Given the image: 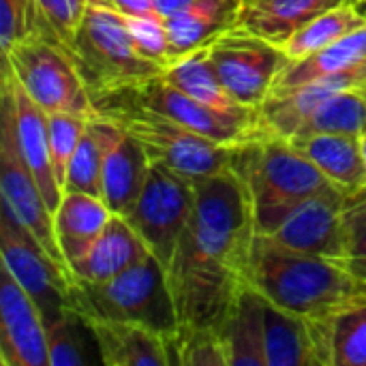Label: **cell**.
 I'll list each match as a JSON object with an SVG mask.
<instances>
[{"label": "cell", "mask_w": 366, "mask_h": 366, "mask_svg": "<svg viewBox=\"0 0 366 366\" xmlns=\"http://www.w3.org/2000/svg\"><path fill=\"white\" fill-rule=\"evenodd\" d=\"M255 238L251 197L232 167L193 182L191 214L167 268L178 315L176 341L219 328L236 298L251 287Z\"/></svg>", "instance_id": "cell-1"}, {"label": "cell", "mask_w": 366, "mask_h": 366, "mask_svg": "<svg viewBox=\"0 0 366 366\" xmlns=\"http://www.w3.org/2000/svg\"><path fill=\"white\" fill-rule=\"evenodd\" d=\"M251 285L279 309L311 320H335L366 300V281L343 262L292 251L262 236L253 247Z\"/></svg>", "instance_id": "cell-2"}, {"label": "cell", "mask_w": 366, "mask_h": 366, "mask_svg": "<svg viewBox=\"0 0 366 366\" xmlns=\"http://www.w3.org/2000/svg\"><path fill=\"white\" fill-rule=\"evenodd\" d=\"M232 169L247 184L257 236H270L302 202L337 189L292 142L255 135L236 146Z\"/></svg>", "instance_id": "cell-3"}, {"label": "cell", "mask_w": 366, "mask_h": 366, "mask_svg": "<svg viewBox=\"0 0 366 366\" xmlns=\"http://www.w3.org/2000/svg\"><path fill=\"white\" fill-rule=\"evenodd\" d=\"M73 307L88 320L133 322L167 339L169 352L178 337V315L165 266L150 253L129 270L88 283L71 277ZM174 365V358H172Z\"/></svg>", "instance_id": "cell-4"}, {"label": "cell", "mask_w": 366, "mask_h": 366, "mask_svg": "<svg viewBox=\"0 0 366 366\" xmlns=\"http://www.w3.org/2000/svg\"><path fill=\"white\" fill-rule=\"evenodd\" d=\"M90 99L94 114L124 127L144 146L150 161L178 172L191 182L232 167L236 146L219 144L154 109L131 103L112 92L94 94Z\"/></svg>", "instance_id": "cell-5"}, {"label": "cell", "mask_w": 366, "mask_h": 366, "mask_svg": "<svg viewBox=\"0 0 366 366\" xmlns=\"http://www.w3.org/2000/svg\"><path fill=\"white\" fill-rule=\"evenodd\" d=\"M64 49L90 97L163 73L161 64L144 58L133 45L124 15L92 4L86 6Z\"/></svg>", "instance_id": "cell-6"}, {"label": "cell", "mask_w": 366, "mask_h": 366, "mask_svg": "<svg viewBox=\"0 0 366 366\" xmlns=\"http://www.w3.org/2000/svg\"><path fill=\"white\" fill-rule=\"evenodd\" d=\"M2 66L47 114H94L86 84L60 43L41 34L26 36L2 56Z\"/></svg>", "instance_id": "cell-7"}, {"label": "cell", "mask_w": 366, "mask_h": 366, "mask_svg": "<svg viewBox=\"0 0 366 366\" xmlns=\"http://www.w3.org/2000/svg\"><path fill=\"white\" fill-rule=\"evenodd\" d=\"M204 47L225 90L251 109H257L270 97L277 75L290 64L281 45L238 24Z\"/></svg>", "instance_id": "cell-8"}, {"label": "cell", "mask_w": 366, "mask_h": 366, "mask_svg": "<svg viewBox=\"0 0 366 366\" xmlns=\"http://www.w3.org/2000/svg\"><path fill=\"white\" fill-rule=\"evenodd\" d=\"M191 206L193 182L152 161L139 197L122 217L167 270L189 221Z\"/></svg>", "instance_id": "cell-9"}, {"label": "cell", "mask_w": 366, "mask_h": 366, "mask_svg": "<svg viewBox=\"0 0 366 366\" xmlns=\"http://www.w3.org/2000/svg\"><path fill=\"white\" fill-rule=\"evenodd\" d=\"M0 255L2 266L39 307L45 328L75 309L71 272L62 268L26 227L4 212H0Z\"/></svg>", "instance_id": "cell-10"}, {"label": "cell", "mask_w": 366, "mask_h": 366, "mask_svg": "<svg viewBox=\"0 0 366 366\" xmlns=\"http://www.w3.org/2000/svg\"><path fill=\"white\" fill-rule=\"evenodd\" d=\"M0 191L2 212L26 227L39 244L69 270L54 234V212L34 180L15 137V127L9 107L0 101Z\"/></svg>", "instance_id": "cell-11"}, {"label": "cell", "mask_w": 366, "mask_h": 366, "mask_svg": "<svg viewBox=\"0 0 366 366\" xmlns=\"http://www.w3.org/2000/svg\"><path fill=\"white\" fill-rule=\"evenodd\" d=\"M107 92L122 97L131 103L144 105L148 109H154V112L176 120L178 124H182L199 135H206L219 144H225V146H238V144L259 135L257 122L232 118V116H225V114L199 103L197 99L189 97L187 92L176 88L172 81H167L163 77V73L152 75L142 81H135V84H129V86L107 90Z\"/></svg>", "instance_id": "cell-12"}, {"label": "cell", "mask_w": 366, "mask_h": 366, "mask_svg": "<svg viewBox=\"0 0 366 366\" xmlns=\"http://www.w3.org/2000/svg\"><path fill=\"white\" fill-rule=\"evenodd\" d=\"M362 193V191H360ZM358 197L343 189L324 191L298 208L270 234L262 236L285 249L322 255L330 259H345V210Z\"/></svg>", "instance_id": "cell-13"}, {"label": "cell", "mask_w": 366, "mask_h": 366, "mask_svg": "<svg viewBox=\"0 0 366 366\" xmlns=\"http://www.w3.org/2000/svg\"><path fill=\"white\" fill-rule=\"evenodd\" d=\"M88 129L103 150V202L114 214L122 217L139 197L152 161L144 146L118 122L92 114L88 116Z\"/></svg>", "instance_id": "cell-14"}, {"label": "cell", "mask_w": 366, "mask_h": 366, "mask_svg": "<svg viewBox=\"0 0 366 366\" xmlns=\"http://www.w3.org/2000/svg\"><path fill=\"white\" fill-rule=\"evenodd\" d=\"M0 362L49 366L47 328L39 307L0 264Z\"/></svg>", "instance_id": "cell-15"}, {"label": "cell", "mask_w": 366, "mask_h": 366, "mask_svg": "<svg viewBox=\"0 0 366 366\" xmlns=\"http://www.w3.org/2000/svg\"><path fill=\"white\" fill-rule=\"evenodd\" d=\"M335 320H311L266 300V366H332Z\"/></svg>", "instance_id": "cell-16"}, {"label": "cell", "mask_w": 366, "mask_h": 366, "mask_svg": "<svg viewBox=\"0 0 366 366\" xmlns=\"http://www.w3.org/2000/svg\"><path fill=\"white\" fill-rule=\"evenodd\" d=\"M0 101L9 107L15 137L19 150L39 182L47 206L51 212L58 208L62 199V187L56 180L54 165H51V150H49V129H47V112L19 86L15 75L2 66V92Z\"/></svg>", "instance_id": "cell-17"}, {"label": "cell", "mask_w": 366, "mask_h": 366, "mask_svg": "<svg viewBox=\"0 0 366 366\" xmlns=\"http://www.w3.org/2000/svg\"><path fill=\"white\" fill-rule=\"evenodd\" d=\"M358 86H366V66L339 75L320 77L296 88L274 90L257 107V129L264 135H277L290 142L322 101L341 90Z\"/></svg>", "instance_id": "cell-18"}, {"label": "cell", "mask_w": 366, "mask_h": 366, "mask_svg": "<svg viewBox=\"0 0 366 366\" xmlns=\"http://www.w3.org/2000/svg\"><path fill=\"white\" fill-rule=\"evenodd\" d=\"M150 255L146 242L120 214H112L105 229L92 242L81 259H77L69 270L77 281L101 283L107 281L131 266L139 264Z\"/></svg>", "instance_id": "cell-19"}, {"label": "cell", "mask_w": 366, "mask_h": 366, "mask_svg": "<svg viewBox=\"0 0 366 366\" xmlns=\"http://www.w3.org/2000/svg\"><path fill=\"white\" fill-rule=\"evenodd\" d=\"M103 366H174L165 337L133 322L90 320Z\"/></svg>", "instance_id": "cell-20"}, {"label": "cell", "mask_w": 366, "mask_h": 366, "mask_svg": "<svg viewBox=\"0 0 366 366\" xmlns=\"http://www.w3.org/2000/svg\"><path fill=\"white\" fill-rule=\"evenodd\" d=\"M242 2L244 0H197L191 6L165 17L169 62L208 45L221 32L236 26Z\"/></svg>", "instance_id": "cell-21"}, {"label": "cell", "mask_w": 366, "mask_h": 366, "mask_svg": "<svg viewBox=\"0 0 366 366\" xmlns=\"http://www.w3.org/2000/svg\"><path fill=\"white\" fill-rule=\"evenodd\" d=\"M264 322L266 298L251 285L236 298L219 326L227 366H266Z\"/></svg>", "instance_id": "cell-22"}, {"label": "cell", "mask_w": 366, "mask_h": 366, "mask_svg": "<svg viewBox=\"0 0 366 366\" xmlns=\"http://www.w3.org/2000/svg\"><path fill=\"white\" fill-rule=\"evenodd\" d=\"M112 214L114 212L101 197L86 193L62 195L58 208L54 210V234L69 268L86 255V251L105 229Z\"/></svg>", "instance_id": "cell-23"}, {"label": "cell", "mask_w": 366, "mask_h": 366, "mask_svg": "<svg viewBox=\"0 0 366 366\" xmlns=\"http://www.w3.org/2000/svg\"><path fill=\"white\" fill-rule=\"evenodd\" d=\"M298 148L335 187L347 193L366 189V163L360 150V139L341 133H320L292 139Z\"/></svg>", "instance_id": "cell-24"}, {"label": "cell", "mask_w": 366, "mask_h": 366, "mask_svg": "<svg viewBox=\"0 0 366 366\" xmlns=\"http://www.w3.org/2000/svg\"><path fill=\"white\" fill-rule=\"evenodd\" d=\"M163 77L172 81L176 88L187 92L189 97L197 99L199 103L232 116L240 120H253L257 122V109L240 105L221 84V79L214 73V66L206 54V47L193 49L176 60H172L163 69Z\"/></svg>", "instance_id": "cell-25"}, {"label": "cell", "mask_w": 366, "mask_h": 366, "mask_svg": "<svg viewBox=\"0 0 366 366\" xmlns=\"http://www.w3.org/2000/svg\"><path fill=\"white\" fill-rule=\"evenodd\" d=\"M345 2L358 0H244L238 26L277 45H283L294 32H298L311 19Z\"/></svg>", "instance_id": "cell-26"}, {"label": "cell", "mask_w": 366, "mask_h": 366, "mask_svg": "<svg viewBox=\"0 0 366 366\" xmlns=\"http://www.w3.org/2000/svg\"><path fill=\"white\" fill-rule=\"evenodd\" d=\"M366 66V24L356 28L354 32L341 36L339 41L326 45L324 49L300 58L292 60L274 79V90H287L296 88L302 84H309L320 77L328 75H339L356 69Z\"/></svg>", "instance_id": "cell-27"}, {"label": "cell", "mask_w": 366, "mask_h": 366, "mask_svg": "<svg viewBox=\"0 0 366 366\" xmlns=\"http://www.w3.org/2000/svg\"><path fill=\"white\" fill-rule=\"evenodd\" d=\"M365 6L366 4H360V2H345V4H339V6L324 11L322 15L311 19L307 26H302L298 32H294L281 45V49L287 54L290 62L307 58V56L324 49L326 45L339 41L341 36L354 32L360 26H365Z\"/></svg>", "instance_id": "cell-28"}, {"label": "cell", "mask_w": 366, "mask_h": 366, "mask_svg": "<svg viewBox=\"0 0 366 366\" xmlns=\"http://www.w3.org/2000/svg\"><path fill=\"white\" fill-rule=\"evenodd\" d=\"M49 366L103 365L94 328L77 309L66 311L47 328Z\"/></svg>", "instance_id": "cell-29"}, {"label": "cell", "mask_w": 366, "mask_h": 366, "mask_svg": "<svg viewBox=\"0 0 366 366\" xmlns=\"http://www.w3.org/2000/svg\"><path fill=\"white\" fill-rule=\"evenodd\" d=\"M366 129V86L341 90L322 101L292 137H309L320 133H341L360 137ZM290 139V142H292Z\"/></svg>", "instance_id": "cell-30"}, {"label": "cell", "mask_w": 366, "mask_h": 366, "mask_svg": "<svg viewBox=\"0 0 366 366\" xmlns=\"http://www.w3.org/2000/svg\"><path fill=\"white\" fill-rule=\"evenodd\" d=\"M62 191L86 193V195L103 199V150L94 133L88 129V122L77 144V150L73 152L69 161Z\"/></svg>", "instance_id": "cell-31"}, {"label": "cell", "mask_w": 366, "mask_h": 366, "mask_svg": "<svg viewBox=\"0 0 366 366\" xmlns=\"http://www.w3.org/2000/svg\"><path fill=\"white\" fill-rule=\"evenodd\" d=\"M332 366H366V300L350 305L335 317Z\"/></svg>", "instance_id": "cell-32"}, {"label": "cell", "mask_w": 366, "mask_h": 366, "mask_svg": "<svg viewBox=\"0 0 366 366\" xmlns=\"http://www.w3.org/2000/svg\"><path fill=\"white\" fill-rule=\"evenodd\" d=\"M88 118L75 114H47V129H49V150H51V165L60 187H64V176L73 152L86 131ZM64 193V191H62Z\"/></svg>", "instance_id": "cell-33"}, {"label": "cell", "mask_w": 366, "mask_h": 366, "mask_svg": "<svg viewBox=\"0 0 366 366\" xmlns=\"http://www.w3.org/2000/svg\"><path fill=\"white\" fill-rule=\"evenodd\" d=\"M47 36V28L32 0H0V47L2 56L26 36Z\"/></svg>", "instance_id": "cell-34"}, {"label": "cell", "mask_w": 366, "mask_h": 366, "mask_svg": "<svg viewBox=\"0 0 366 366\" xmlns=\"http://www.w3.org/2000/svg\"><path fill=\"white\" fill-rule=\"evenodd\" d=\"M127 28L133 39V45L137 51L161 64L163 69L169 62V39L165 28L163 15H150V17H127Z\"/></svg>", "instance_id": "cell-35"}, {"label": "cell", "mask_w": 366, "mask_h": 366, "mask_svg": "<svg viewBox=\"0 0 366 366\" xmlns=\"http://www.w3.org/2000/svg\"><path fill=\"white\" fill-rule=\"evenodd\" d=\"M352 274L366 281V189L345 210V259Z\"/></svg>", "instance_id": "cell-36"}, {"label": "cell", "mask_w": 366, "mask_h": 366, "mask_svg": "<svg viewBox=\"0 0 366 366\" xmlns=\"http://www.w3.org/2000/svg\"><path fill=\"white\" fill-rule=\"evenodd\" d=\"M32 2L47 28L49 39L66 47L88 4L84 0H32Z\"/></svg>", "instance_id": "cell-37"}, {"label": "cell", "mask_w": 366, "mask_h": 366, "mask_svg": "<svg viewBox=\"0 0 366 366\" xmlns=\"http://www.w3.org/2000/svg\"><path fill=\"white\" fill-rule=\"evenodd\" d=\"M88 4L120 13L124 17H150L161 15L152 0H88Z\"/></svg>", "instance_id": "cell-38"}, {"label": "cell", "mask_w": 366, "mask_h": 366, "mask_svg": "<svg viewBox=\"0 0 366 366\" xmlns=\"http://www.w3.org/2000/svg\"><path fill=\"white\" fill-rule=\"evenodd\" d=\"M152 2H154L157 11H159L163 17H169V15L182 11V9L191 6V4L197 2V0H152Z\"/></svg>", "instance_id": "cell-39"}, {"label": "cell", "mask_w": 366, "mask_h": 366, "mask_svg": "<svg viewBox=\"0 0 366 366\" xmlns=\"http://www.w3.org/2000/svg\"><path fill=\"white\" fill-rule=\"evenodd\" d=\"M358 139H360V150H362V159H365L366 163V129L362 131V135H360Z\"/></svg>", "instance_id": "cell-40"}, {"label": "cell", "mask_w": 366, "mask_h": 366, "mask_svg": "<svg viewBox=\"0 0 366 366\" xmlns=\"http://www.w3.org/2000/svg\"><path fill=\"white\" fill-rule=\"evenodd\" d=\"M358 2H362V4H366V0H358Z\"/></svg>", "instance_id": "cell-41"}, {"label": "cell", "mask_w": 366, "mask_h": 366, "mask_svg": "<svg viewBox=\"0 0 366 366\" xmlns=\"http://www.w3.org/2000/svg\"><path fill=\"white\" fill-rule=\"evenodd\" d=\"M84 2H86V4H88V0H84Z\"/></svg>", "instance_id": "cell-42"}]
</instances>
